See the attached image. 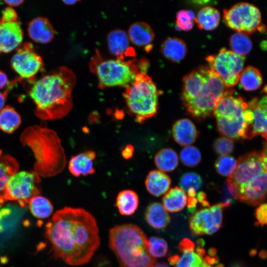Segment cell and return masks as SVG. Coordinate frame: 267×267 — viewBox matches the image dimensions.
<instances>
[{
  "mask_svg": "<svg viewBox=\"0 0 267 267\" xmlns=\"http://www.w3.org/2000/svg\"><path fill=\"white\" fill-rule=\"evenodd\" d=\"M45 233L55 256L72 266L88 263L100 243L95 218L81 208L66 207L56 212Z\"/></svg>",
  "mask_w": 267,
  "mask_h": 267,
  "instance_id": "6da1fadb",
  "label": "cell"
},
{
  "mask_svg": "<svg viewBox=\"0 0 267 267\" xmlns=\"http://www.w3.org/2000/svg\"><path fill=\"white\" fill-rule=\"evenodd\" d=\"M76 82L74 72L60 66L35 81L29 95L35 104V114L44 120L66 116L73 106L72 91Z\"/></svg>",
  "mask_w": 267,
  "mask_h": 267,
  "instance_id": "7a4b0ae2",
  "label": "cell"
},
{
  "mask_svg": "<svg viewBox=\"0 0 267 267\" xmlns=\"http://www.w3.org/2000/svg\"><path fill=\"white\" fill-rule=\"evenodd\" d=\"M182 103L188 114L202 120L213 114L219 101L228 89L208 66L200 67L183 79Z\"/></svg>",
  "mask_w": 267,
  "mask_h": 267,
  "instance_id": "3957f363",
  "label": "cell"
},
{
  "mask_svg": "<svg viewBox=\"0 0 267 267\" xmlns=\"http://www.w3.org/2000/svg\"><path fill=\"white\" fill-rule=\"evenodd\" d=\"M267 148L245 154L237 160L236 168L226 180L232 196L241 202L256 206L267 196Z\"/></svg>",
  "mask_w": 267,
  "mask_h": 267,
  "instance_id": "277c9868",
  "label": "cell"
},
{
  "mask_svg": "<svg viewBox=\"0 0 267 267\" xmlns=\"http://www.w3.org/2000/svg\"><path fill=\"white\" fill-rule=\"evenodd\" d=\"M20 141L29 147L36 162L34 172L39 176L47 178L60 174L66 164V157L56 133L50 129L34 125L22 133Z\"/></svg>",
  "mask_w": 267,
  "mask_h": 267,
  "instance_id": "5b68a950",
  "label": "cell"
},
{
  "mask_svg": "<svg viewBox=\"0 0 267 267\" xmlns=\"http://www.w3.org/2000/svg\"><path fill=\"white\" fill-rule=\"evenodd\" d=\"M109 245L120 267H153L156 259L149 251L143 231L133 224L116 225L109 231Z\"/></svg>",
  "mask_w": 267,
  "mask_h": 267,
  "instance_id": "8992f818",
  "label": "cell"
},
{
  "mask_svg": "<svg viewBox=\"0 0 267 267\" xmlns=\"http://www.w3.org/2000/svg\"><path fill=\"white\" fill-rule=\"evenodd\" d=\"M149 66L147 59L125 60L103 59L98 52L90 62L89 68L97 76L100 89L116 86L126 87L134 81L136 75L146 73Z\"/></svg>",
  "mask_w": 267,
  "mask_h": 267,
  "instance_id": "52a82bcc",
  "label": "cell"
},
{
  "mask_svg": "<svg viewBox=\"0 0 267 267\" xmlns=\"http://www.w3.org/2000/svg\"><path fill=\"white\" fill-rule=\"evenodd\" d=\"M160 94L155 83L146 73L136 75L123 93L127 110L138 123L154 117L158 109Z\"/></svg>",
  "mask_w": 267,
  "mask_h": 267,
  "instance_id": "ba28073f",
  "label": "cell"
},
{
  "mask_svg": "<svg viewBox=\"0 0 267 267\" xmlns=\"http://www.w3.org/2000/svg\"><path fill=\"white\" fill-rule=\"evenodd\" d=\"M248 103L235 90L228 89L218 102L213 114L217 128L223 136L230 139H247L248 128L244 113Z\"/></svg>",
  "mask_w": 267,
  "mask_h": 267,
  "instance_id": "9c48e42d",
  "label": "cell"
},
{
  "mask_svg": "<svg viewBox=\"0 0 267 267\" xmlns=\"http://www.w3.org/2000/svg\"><path fill=\"white\" fill-rule=\"evenodd\" d=\"M223 19L226 25L237 32L251 34L257 30L264 32L261 13L256 6L248 2H239L223 10Z\"/></svg>",
  "mask_w": 267,
  "mask_h": 267,
  "instance_id": "30bf717a",
  "label": "cell"
},
{
  "mask_svg": "<svg viewBox=\"0 0 267 267\" xmlns=\"http://www.w3.org/2000/svg\"><path fill=\"white\" fill-rule=\"evenodd\" d=\"M245 57L222 48L219 52L206 58L209 67L219 77L227 88L235 86L243 69Z\"/></svg>",
  "mask_w": 267,
  "mask_h": 267,
  "instance_id": "8fae6325",
  "label": "cell"
},
{
  "mask_svg": "<svg viewBox=\"0 0 267 267\" xmlns=\"http://www.w3.org/2000/svg\"><path fill=\"white\" fill-rule=\"evenodd\" d=\"M39 176L34 171H21L12 175L5 189L6 201H15L24 207L33 197L40 192Z\"/></svg>",
  "mask_w": 267,
  "mask_h": 267,
  "instance_id": "7c38bea8",
  "label": "cell"
},
{
  "mask_svg": "<svg viewBox=\"0 0 267 267\" xmlns=\"http://www.w3.org/2000/svg\"><path fill=\"white\" fill-rule=\"evenodd\" d=\"M230 205L227 200L195 212L189 219L192 234L198 236L217 232L222 226L223 209Z\"/></svg>",
  "mask_w": 267,
  "mask_h": 267,
  "instance_id": "4fadbf2b",
  "label": "cell"
},
{
  "mask_svg": "<svg viewBox=\"0 0 267 267\" xmlns=\"http://www.w3.org/2000/svg\"><path fill=\"white\" fill-rule=\"evenodd\" d=\"M14 71L22 78L31 79L44 69L42 58L31 43L26 42L18 48L11 60Z\"/></svg>",
  "mask_w": 267,
  "mask_h": 267,
  "instance_id": "5bb4252c",
  "label": "cell"
},
{
  "mask_svg": "<svg viewBox=\"0 0 267 267\" xmlns=\"http://www.w3.org/2000/svg\"><path fill=\"white\" fill-rule=\"evenodd\" d=\"M23 32L18 20L5 21L0 18V54L9 52L21 43Z\"/></svg>",
  "mask_w": 267,
  "mask_h": 267,
  "instance_id": "9a60e30c",
  "label": "cell"
},
{
  "mask_svg": "<svg viewBox=\"0 0 267 267\" xmlns=\"http://www.w3.org/2000/svg\"><path fill=\"white\" fill-rule=\"evenodd\" d=\"M107 43L110 52L117 58L124 59L128 56H133L135 52L130 45L127 33L120 29L111 31L107 36Z\"/></svg>",
  "mask_w": 267,
  "mask_h": 267,
  "instance_id": "2e32d148",
  "label": "cell"
},
{
  "mask_svg": "<svg viewBox=\"0 0 267 267\" xmlns=\"http://www.w3.org/2000/svg\"><path fill=\"white\" fill-rule=\"evenodd\" d=\"M252 109L254 121L252 129V138L261 135L267 139V98L266 95L260 99L254 98L248 102Z\"/></svg>",
  "mask_w": 267,
  "mask_h": 267,
  "instance_id": "e0dca14e",
  "label": "cell"
},
{
  "mask_svg": "<svg viewBox=\"0 0 267 267\" xmlns=\"http://www.w3.org/2000/svg\"><path fill=\"white\" fill-rule=\"evenodd\" d=\"M131 43L138 47H144L149 51L152 49L151 43L154 33L151 26L145 22L137 21L131 24L127 33Z\"/></svg>",
  "mask_w": 267,
  "mask_h": 267,
  "instance_id": "ac0fdd59",
  "label": "cell"
},
{
  "mask_svg": "<svg viewBox=\"0 0 267 267\" xmlns=\"http://www.w3.org/2000/svg\"><path fill=\"white\" fill-rule=\"evenodd\" d=\"M28 33L31 39L41 44L50 42L54 36L51 23L47 18L42 16L37 17L30 22Z\"/></svg>",
  "mask_w": 267,
  "mask_h": 267,
  "instance_id": "d6986e66",
  "label": "cell"
},
{
  "mask_svg": "<svg viewBox=\"0 0 267 267\" xmlns=\"http://www.w3.org/2000/svg\"><path fill=\"white\" fill-rule=\"evenodd\" d=\"M172 135L176 142L181 146H187L196 140L199 132L190 120L183 118L178 120L173 124Z\"/></svg>",
  "mask_w": 267,
  "mask_h": 267,
  "instance_id": "ffe728a7",
  "label": "cell"
},
{
  "mask_svg": "<svg viewBox=\"0 0 267 267\" xmlns=\"http://www.w3.org/2000/svg\"><path fill=\"white\" fill-rule=\"evenodd\" d=\"M95 157L96 153L93 150H88L72 156L68 164L70 172L76 177L94 174L95 169L93 162Z\"/></svg>",
  "mask_w": 267,
  "mask_h": 267,
  "instance_id": "44dd1931",
  "label": "cell"
},
{
  "mask_svg": "<svg viewBox=\"0 0 267 267\" xmlns=\"http://www.w3.org/2000/svg\"><path fill=\"white\" fill-rule=\"evenodd\" d=\"M171 180L169 176L163 172L153 170L148 173L145 180L147 191L151 195L159 197L169 189Z\"/></svg>",
  "mask_w": 267,
  "mask_h": 267,
  "instance_id": "7402d4cb",
  "label": "cell"
},
{
  "mask_svg": "<svg viewBox=\"0 0 267 267\" xmlns=\"http://www.w3.org/2000/svg\"><path fill=\"white\" fill-rule=\"evenodd\" d=\"M0 150V206L6 201L5 189L9 178L16 173L19 165L16 160L9 155H2Z\"/></svg>",
  "mask_w": 267,
  "mask_h": 267,
  "instance_id": "603a6c76",
  "label": "cell"
},
{
  "mask_svg": "<svg viewBox=\"0 0 267 267\" xmlns=\"http://www.w3.org/2000/svg\"><path fill=\"white\" fill-rule=\"evenodd\" d=\"M145 220L156 229L165 228L170 222V217L163 205L158 202L150 203L145 212Z\"/></svg>",
  "mask_w": 267,
  "mask_h": 267,
  "instance_id": "cb8c5ba5",
  "label": "cell"
},
{
  "mask_svg": "<svg viewBox=\"0 0 267 267\" xmlns=\"http://www.w3.org/2000/svg\"><path fill=\"white\" fill-rule=\"evenodd\" d=\"M187 49L185 43L177 38H169L161 45L162 54L173 62H179L185 56Z\"/></svg>",
  "mask_w": 267,
  "mask_h": 267,
  "instance_id": "d4e9b609",
  "label": "cell"
},
{
  "mask_svg": "<svg viewBox=\"0 0 267 267\" xmlns=\"http://www.w3.org/2000/svg\"><path fill=\"white\" fill-rule=\"evenodd\" d=\"M163 207L169 212L175 213L182 210L187 202V196L184 190L178 187L170 189L162 199Z\"/></svg>",
  "mask_w": 267,
  "mask_h": 267,
  "instance_id": "484cf974",
  "label": "cell"
},
{
  "mask_svg": "<svg viewBox=\"0 0 267 267\" xmlns=\"http://www.w3.org/2000/svg\"><path fill=\"white\" fill-rule=\"evenodd\" d=\"M116 204L121 215L130 216L134 214L138 208V196L133 190H123L118 194Z\"/></svg>",
  "mask_w": 267,
  "mask_h": 267,
  "instance_id": "4316f807",
  "label": "cell"
},
{
  "mask_svg": "<svg viewBox=\"0 0 267 267\" xmlns=\"http://www.w3.org/2000/svg\"><path fill=\"white\" fill-rule=\"evenodd\" d=\"M194 21L199 29L212 30L219 24L220 13L214 7L206 6L200 9L195 17Z\"/></svg>",
  "mask_w": 267,
  "mask_h": 267,
  "instance_id": "83f0119b",
  "label": "cell"
},
{
  "mask_svg": "<svg viewBox=\"0 0 267 267\" xmlns=\"http://www.w3.org/2000/svg\"><path fill=\"white\" fill-rule=\"evenodd\" d=\"M154 163L159 171L163 172H172L177 167L178 158L173 149L163 148L155 155Z\"/></svg>",
  "mask_w": 267,
  "mask_h": 267,
  "instance_id": "f1b7e54d",
  "label": "cell"
},
{
  "mask_svg": "<svg viewBox=\"0 0 267 267\" xmlns=\"http://www.w3.org/2000/svg\"><path fill=\"white\" fill-rule=\"evenodd\" d=\"M21 123V116L12 107L7 105L0 111V129L3 132L11 134Z\"/></svg>",
  "mask_w": 267,
  "mask_h": 267,
  "instance_id": "f546056e",
  "label": "cell"
},
{
  "mask_svg": "<svg viewBox=\"0 0 267 267\" xmlns=\"http://www.w3.org/2000/svg\"><path fill=\"white\" fill-rule=\"evenodd\" d=\"M239 81L241 86L244 90L253 91L262 85L263 78L261 72L257 68L249 66L242 70Z\"/></svg>",
  "mask_w": 267,
  "mask_h": 267,
  "instance_id": "4dcf8cb0",
  "label": "cell"
},
{
  "mask_svg": "<svg viewBox=\"0 0 267 267\" xmlns=\"http://www.w3.org/2000/svg\"><path fill=\"white\" fill-rule=\"evenodd\" d=\"M29 209L32 215L38 219H45L52 213L53 206L51 202L42 196H36L28 202Z\"/></svg>",
  "mask_w": 267,
  "mask_h": 267,
  "instance_id": "1f68e13d",
  "label": "cell"
},
{
  "mask_svg": "<svg viewBox=\"0 0 267 267\" xmlns=\"http://www.w3.org/2000/svg\"><path fill=\"white\" fill-rule=\"evenodd\" d=\"M229 44L231 51L236 54L245 57L252 48V43L247 34L236 32L231 35Z\"/></svg>",
  "mask_w": 267,
  "mask_h": 267,
  "instance_id": "d6a6232c",
  "label": "cell"
},
{
  "mask_svg": "<svg viewBox=\"0 0 267 267\" xmlns=\"http://www.w3.org/2000/svg\"><path fill=\"white\" fill-rule=\"evenodd\" d=\"M237 161L230 155L220 156L216 161L215 167L217 173L224 177H229L235 171Z\"/></svg>",
  "mask_w": 267,
  "mask_h": 267,
  "instance_id": "836d02e7",
  "label": "cell"
},
{
  "mask_svg": "<svg viewBox=\"0 0 267 267\" xmlns=\"http://www.w3.org/2000/svg\"><path fill=\"white\" fill-rule=\"evenodd\" d=\"M175 267H212L206 264L203 257L194 250L183 252Z\"/></svg>",
  "mask_w": 267,
  "mask_h": 267,
  "instance_id": "e575fe53",
  "label": "cell"
},
{
  "mask_svg": "<svg viewBox=\"0 0 267 267\" xmlns=\"http://www.w3.org/2000/svg\"><path fill=\"white\" fill-rule=\"evenodd\" d=\"M201 154L199 150L194 146L184 147L180 152V159L185 166L193 167L201 161Z\"/></svg>",
  "mask_w": 267,
  "mask_h": 267,
  "instance_id": "d590c367",
  "label": "cell"
},
{
  "mask_svg": "<svg viewBox=\"0 0 267 267\" xmlns=\"http://www.w3.org/2000/svg\"><path fill=\"white\" fill-rule=\"evenodd\" d=\"M202 182V178L198 174L194 172H187L181 176L179 184L180 188L184 191H197L201 187Z\"/></svg>",
  "mask_w": 267,
  "mask_h": 267,
  "instance_id": "8d00e7d4",
  "label": "cell"
},
{
  "mask_svg": "<svg viewBox=\"0 0 267 267\" xmlns=\"http://www.w3.org/2000/svg\"><path fill=\"white\" fill-rule=\"evenodd\" d=\"M195 17L191 10L182 9L178 11L176 15V29L184 31L191 30L193 27Z\"/></svg>",
  "mask_w": 267,
  "mask_h": 267,
  "instance_id": "74e56055",
  "label": "cell"
},
{
  "mask_svg": "<svg viewBox=\"0 0 267 267\" xmlns=\"http://www.w3.org/2000/svg\"><path fill=\"white\" fill-rule=\"evenodd\" d=\"M149 251L154 258L165 257L168 252V244L163 238L152 236L148 240Z\"/></svg>",
  "mask_w": 267,
  "mask_h": 267,
  "instance_id": "f35d334b",
  "label": "cell"
},
{
  "mask_svg": "<svg viewBox=\"0 0 267 267\" xmlns=\"http://www.w3.org/2000/svg\"><path fill=\"white\" fill-rule=\"evenodd\" d=\"M213 147L217 154L221 156L227 155L233 150V141L224 136L219 137L214 141Z\"/></svg>",
  "mask_w": 267,
  "mask_h": 267,
  "instance_id": "ab89813d",
  "label": "cell"
},
{
  "mask_svg": "<svg viewBox=\"0 0 267 267\" xmlns=\"http://www.w3.org/2000/svg\"><path fill=\"white\" fill-rule=\"evenodd\" d=\"M267 204L262 203L256 209L255 217L258 224L264 226L267 224Z\"/></svg>",
  "mask_w": 267,
  "mask_h": 267,
  "instance_id": "60d3db41",
  "label": "cell"
},
{
  "mask_svg": "<svg viewBox=\"0 0 267 267\" xmlns=\"http://www.w3.org/2000/svg\"><path fill=\"white\" fill-rule=\"evenodd\" d=\"M0 18L3 20L9 21L18 20L16 11L10 6L6 7L3 10L1 16Z\"/></svg>",
  "mask_w": 267,
  "mask_h": 267,
  "instance_id": "b9f144b4",
  "label": "cell"
},
{
  "mask_svg": "<svg viewBox=\"0 0 267 267\" xmlns=\"http://www.w3.org/2000/svg\"><path fill=\"white\" fill-rule=\"evenodd\" d=\"M195 245L194 243L188 238H184L179 243L178 249L181 252L187 251L194 250Z\"/></svg>",
  "mask_w": 267,
  "mask_h": 267,
  "instance_id": "7bdbcfd3",
  "label": "cell"
},
{
  "mask_svg": "<svg viewBox=\"0 0 267 267\" xmlns=\"http://www.w3.org/2000/svg\"><path fill=\"white\" fill-rule=\"evenodd\" d=\"M134 147L130 144L126 145L122 151V155L126 159L131 158L134 154Z\"/></svg>",
  "mask_w": 267,
  "mask_h": 267,
  "instance_id": "ee69618b",
  "label": "cell"
},
{
  "mask_svg": "<svg viewBox=\"0 0 267 267\" xmlns=\"http://www.w3.org/2000/svg\"><path fill=\"white\" fill-rule=\"evenodd\" d=\"M197 203V200L195 197H188L187 199V207L188 211L194 214L196 211V204Z\"/></svg>",
  "mask_w": 267,
  "mask_h": 267,
  "instance_id": "f6af8a7d",
  "label": "cell"
},
{
  "mask_svg": "<svg viewBox=\"0 0 267 267\" xmlns=\"http://www.w3.org/2000/svg\"><path fill=\"white\" fill-rule=\"evenodd\" d=\"M196 194V199L197 201H198L202 206L208 207L210 206L209 202L206 200L207 196L204 192L200 191Z\"/></svg>",
  "mask_w": 267,
  "mask_h": 267,
  "instance_id": "bcb514c9",
  "label": "cell"
},
{
  "mask_svg": "<svg viewBox=\"0 0 267 267\" xmlns=\"http://www.w3.org/2000/svg\"><path fill=\"white\" fill-rule=\"evenodd\" d=\"M8 79L6 75L0 70V89H3L7 84Z\"/></svg>",
  "mask_w": 267,
  "mask_h": 267,
  "instance_id": "7dc6e473",
  "label": "cell"
},
{
  "mask_svg": "<svg viewBox=\"0 0 267 267\" xmlns=\"http://www.w3.org/2000/svg\"><path fill=\"white\" fill-rule=\"evenodd\" d=\"M7 95V91L3 92L0 91V111L4 107Z\"/></svg>",
  "mask_w": 267,
  "mask_h": 267,
  "instance_id": "c3c4849f",
  "label": "cell"
},
{
  "mask_svg": "<svg viewBox=\"0 0 267 267\" xmlns=\"http://www.w3.org/2000/svg\"><path fill=\"white\" fill-rule=\"evenodd\" d=\"M7 4H8L9 6H17L21 4L23 2L24 0H4V1Z\"/></svg>",
  "mask_w": 267,
  "mask_h": 267,
  "instance_id": "681fc988",
  "label": "cell"
},
{
  "mask_svg": "<svg viewBox=\"0 0 267 267\" xmlns=\"http://www.w3.org/2000/svg\"><path fill=\"white\" fill-rule=\"evenodd\" d=\"M179 259V257L178 255H175L170 257L168 259L170 264L172 266L176 265Z\"/></svg>",
  "mask_w": 267,
  "mask_h": 267,
  "instance_id": "f907efd6",
  "label": "cell"
},
{
  "mask_svg": "<svg viewBox=\"0 0 267 267\" xmlns=\"http://www.w3.org/2000/svg\"><path fill=\"white\" fill-rule=\"evenodd\" d=\"M62 1L66 4L73 5L79 1V0H62Z\"/></svg>",
  "mask_w": 267,
  "mask_h": 267,
  "instance_id": "816d5d0a",
  "label": "cell"
},
{
  "mask_svg": "<svg viewBox=\"0 0 267 267\" xmlns=\"http://www.w3.org/2000/svg\"><path fill=\"white\" fill-rule=\"evenodd\" d=\"M153 267H169L165 263H157L155 264Z\"/></svg>",
  "mask_w": 267,
  "mask_h": 267,
  "instance_id": "f5cc1de1",
  "label": "cell"
},
{
  "mask_svg": "<svg viewBox=\"0 0 267 267\" xmlns=\"http://www.w3.org/2000/svg\"><path fill=\"white\" fill-rule=\"evenodd\" d=\"M208 253L210 255V256L214 257L216 255L217 251L215 248H211L209 250Z\"/></svg>",
  "mask_w": 267,
  "mask_h": 267,
  "instance_id": "db71d44e",
  "label": "cell"
},
{
  "mask_svg": "<svg viewBox=\"0 0 267 267\" xmlns=\"http://www.w3.org/2000/svg\"><path fill=\"white\" fill-rule=\"evenodd\" d=\"M260 256L261 258H262V259H265L266 258V256H267V254H266V252L264 250H262L260 252Z\"/></svg>",
  "mask_w": 267,
  "mask_h": 267,
  "instance_id": "11a10c76",
  "label": "cell"
},
{
  "mask_svg": "<svg viewBox=\"0 0 267 267\" xmlns=\"http://www.w3.org/2000/svg\"><path fill=\"white\" fill-rule=\"evenodd\" d=\"M204 242L203 240L201 239H199L197 242L198 247H201L203 246Z\"/></svg>",
  "mask_w": 267,
  "mask_h": 267,
  "instance_id": "9f6ffc18",
  "label": "cell"
}]
</instances>
